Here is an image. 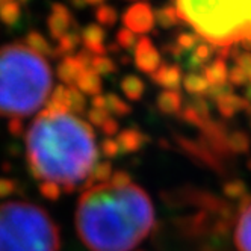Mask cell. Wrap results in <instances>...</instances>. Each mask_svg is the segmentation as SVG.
Returning <instances> with one entry per match:
<instances>
[{
  "instance_id": "cell-1",
  "label": "cell",
  "mask_w": 251,
  "mask_h": 251,
  "mask_svg": "<svg viewBox=\"0 0 251 251\" xmlns=\"http://www.w3.org/2000/svg\"><path fill=\"white\" fill-rule=\"evenodd\" d=\"M80 115L46 106L26 132L27 167L47 192L86 189L111 174L101 171V150L93 124Z\"/></svg>"
},
{
  "instance_id": "cell-2",
  "label": "cell",
  "mask_w": 251,
  "mask_h": 251,
  "mask_svg": "<svg viewBox=\"0 0 251 251\" xmlns=\"http://www.w3.org/2000/svg\"><path fill=\"white\" fill-rule=\"evenodd\" d=\"M75 223L89 251H132L150 235L156 220L149 194L127 174L115 173L83 191Z\"/></svg>"
},
{
  "instance_id": "cell-3",
  "label": "cell",
  "mask_w": 251,
  "mask_h": 251,
  "mask_svg": "<svg viewBox=\"0 0 251 251\" xmlns=\"http://www.w3.org/2000/svg\"><path fill=\"white\" fill-rule=\"evenodd\" d=\"M53 75L46 58L26 44L0 47V115L22 120L49 101Z\"/></svg>"
},
{
  "instance_id": "cell-4",
  "label": "cell",
  "mask_w": 251,
  "mask_h": 251,
  "mask_svg": "<svg viewBox=\"0 0 251 251\" xmlns=\"http://www.w3.org/2000/svg\"><path fill=\"white\" fill-rule=\"evenodd\" d=\"M176 8L210 46H251V0H176Z\"/></svg>"
},
{
  "instance_id": "cell-5",
  "label": "cell",
  "mask_w": 251,
  "mask_h": 251,
  "mask_svg": "<svg viewBox=\"0 0 251 251\" xmlns=\"http://www.w3.org/2000/svg\"><path fill=\"white\" fill-rule=\"evenodd\" d=\"M61 235L44 207L29 200L0 203V251H59Z\"/></svg>"
},
{
  "instance_id": "cell-6",
  "label": "cell",
  "mask_w": 251,
  "mask_h": 251,
  "mask_svg": "<svg viewBox=\"0 0 251 251\" xmlns=\"http://www.w3.org/2000/svg\"><path fill=\"white\" fill-rule=\"evenodd\" d=\"M154 11L147 2L132 3L123 14V25L136 35L149 33L154 27Z\"/></svg>"
},
{
  "instance_id": "cell-7",
  "label": "cell",
  "mask_w": 251,
  "mask_h": 251,
  "mask_svg": "<svg viewBox=\"0 0 251 251\" xmlns=\"http://www.w3.org/2000/svg\"><path fill=\"white\" fill-rule=\"evenodd\" d=\"M93 55L86 50H80L76 55L64 56L58 65V76L64 85H76L77 79L89 68Z\"/></svg>"
},
{
  "instance_id": "cell-8",
  "label": "cell",
  "mask_w": 251,
  "mask_h": 251,
  "mask_svg": "<svg viewBox=\"0 0 251 251\" xmlns=\"http://www.w3.org/2000/svg\"><path fill=\"white\" fill-rule=\"evenodd\" d=\"M135 64L139 71L147 75L156 73L157 68L162 65L160 53L150 38L142 37L138 40L135 47Z\"/></svg>"
},
{
  "instance_id": "cell-9",
  "label": "cell",
  "mask_w": 251,
  "mask_h": 251,
  "mask_svg": "<svg viewBox=\"0 0 251 251\" xmlns=\"http://www.w3.org/2000/svg\"><path fill=\"white\" fill-rule=\"evenodd\" d=\"M75 25L71 11L62 3H53L50 14L47 17V29L53 40H61L64 35L71 32Z\"/></svg>"
},
{
  "instance_id": "cell-10",
  "label": "cell",
  "mask_w": 251,
  "mask_h": 251,
  "mask_svg": "<svg viewBox=\"0 0 251 251\" xmlns=\"http://www.w3.org/2000/svg\"><path fill=\"white\" fill-rule=\"evenodd\" d=\"M106 37V30L100 25H88L80 32L82 44L93 56H104L107 53V47L104 46Z\"/></svg>"
},
{
  "instance_id": "cell-11",
  "label": "cell",
  "mask_w": 251,
  "mask_h": 251,
  "mask_svg": "<svg viewBox=\"0 0 251 251\" xmlns=\"http://www.w3.org/2000/svg\"><path fill=\"white\" fill-rule=\"evenodd\" d=\"M235 244L238 251H251V201H248L238 217L235 226Z\"/></svg>"
},
{
  "instance_id": "cell-12",
  "label": "cell",
  "mask_w": 251,
  "mask_h": 251,
  "mask_svg": "<svg viewBox=\"0 0 251 251\" xmlns=\"http://www.w3.org/2000/svg\"><path fill=\"white\" fill-rule=\"evenodd\" d=\"M151 79L154 83L160 85L165 89H171V91H177L180 85L183 83V76H182V70L177 65H168L162 64L156 73L151 75Z\"/></svg>"
},
{
  "instance_id": "cell-13",
  "label": "cell",
  "mask_w": 251,
  "mask_h": 251,
  "mask_svg": "<svg viewBox=\"0 0 251 251\" xmlns=\"http://www.w3.org/2000/svg\"><path fill=\"white\" fill-rule=\"evenodd\" d=\"M203 76L212 86H223L228 82V67L224 59L218 58L203 68Z\"/></svg>"
},
{
  "instance_id": "cell-14",
  "label": "cell",
  "mask_w": 251,
  "mask_h": 251,
  "mask_svg": "<svg viewBox=\"0 0 251 251\" xmlns=\"http://www.w3.org/2000/svg\"><path fill=\"white\" fill-rule=\"evenodd\" d=\"M25 44L33 50L35 53H38L40 56L46 58V56H56V51L49 43V40L44 37V35L38 30H32L26 35Z\"/></svg>"
},
{
  "instance_id": "cell-15",
  "label": "cell",
  "mask_w": 251,
  "mask_h": 251,
  "mask_svg": "<svg viewBox=\"0 0 251 251\" xmlns=\"http://www.w3.org/2000/svg\"><path fill=\"white\" fill-rule=\"evenodd\" d=\"M76 86L80 89L83 94H88V96H99L101 93V77L94 73L93 70H86L85 73L77 79L76 82Z\"/></svg>"
},
{
  "instance_id": "cell-16",
  "label": "cell",
  "mask_w": 251,
  "mask_h": 251,
  "mask_svg": "<svg viewBox=\"0 0 251 251\" xmlns=\"http://www.w3.org/2000/svg\"><path fill=\"white\" fill-rule=\"evenodd\" d=\"M212 53H213V46H210L209 43H200L189 53L186 64L189 68H194V70L204 68L206 62L212 58Z\"/></svg>"
},
{
  "instance_id": "cell-17",
  "label": "cell",
  "mask_w": 251,
  "mask_h": 251,
  "mask_svg": "<svg viewBox=\"0 0 251 251\" xmlns=\"http://www.w3.org/2000/svg\"><path fill=\"white\" fill-rule=\"evenodd\" d=\"M157 106H159V109L165 114L178 112V109L182 107V96L177 91L165 89V91H162L157 97Z\"/></svg>"
},
{
  "instance_id": "cell-18",
  "label": "cell",
  "mask_w": 251,
  "mask_h": 251,
  "mask_svg": "<svg viewBox=\"0 0 251 251\" xmlns=\"http://www.w3.org/2000/svg\"><path fill=\"white\" fill-rule=\"evenodd\" d=\"M154 20L160 27H164V29H170L173 26H177L182 22L177 8L173 5H165L162 8H157L154 11Z\"/></svg>"
},
{
  "instance_id": "cell-19",
  "label": "cell",
  "mask_w": 251,
  "mask_h": 251,
  "mask_svg": "<svg viewBox=\"0 0 251 251\" xmlns=\"http://www.w3.org/2000/svg\"><path fill=\"white\" fill-rule=\"evenodd\" d=\"M183 86H185V89H186L189 94H194V96L207 94L209 89H210L209 82L200 73H189L188 76H185Z\"/></svg>"
},
{
  "instance_id": "cell-20",
  "label": "cell",
  "mask_w": 251,
  "mask_h": 251,
  "mask_svg": "<svg viewBox=\"0 0 251 251\" xmlns=\"http://www.w3.org/2000/svg\"><path fill=\"white\" fill-rule=\"evenodd\" d=\"M121 89L123 93L126 94V97L130 100H138L141 99V96L144 94L146 91V83L142 82L138 76L129 75L126 76L121 82Z\"/></svg>"
},
{
  "instance_id": "cell-21",
  "label": "cell",
  "mask_w": 251,
  "mask_h": 251,
  "mask_svg": "<svg viewBox=\"0 0 251 251\" xmlns=\"http://www.w3.org/2000/svg\"><path fill=\"white\" fill-rule=\"evenodd\" d=\"M22 20V5L15 0H11L0 8V22L6 26H15Z\"/></svg>"
},
{
  "instance_id": "cell-22",
  "label": "cell",
  "mask_w": 251,
  "mask_h": 251,
  "mask_svg": "<svg viewBox=\"0 0 251 251\" xmlns=\"http://www.w3.org/2000/svg\"><path fill=\"white\" fill-rule=\"evenodd\" d=\"M56 43H58L56 49H55L56 55L59 53V56H68V55H71V53H73L77 49V46L82 43V40H80L79 33L71 30L67 35H64V37L61 40H58Z\"/></svg>"
},
{
  "instance_id": "cell-23",
  "label": "cell",
  "mask_w": 251,
  "mask_h": 251,
  "mask_svg": "<svg viewBox=\"0 0 251 251\" xmlns=\"http://www.w3.org/2000/svg\"><path fill=\"white\" fill-rule=\"evenodd\" d=\"M89 70H93L99 76L111 75L117 70V64L109 56H93L89 62Z\"/></svg>"
},
{
  "instance_id": "cell-24",
  "label": "cell",
  "mask_w": 251,
  "mask_h": 251,
  "mask_svg": "<svg viewBox=\"0 0 251 251\" xmlns=\"http://www.w3.org/2000/svg\"><path fill=\"white\" fill-rule=\"evenodd\" d=\"M96 19L100 26H114L118 22V12L111 5H100L96 11Z\"/></svg>"
},
{
  "instance_id": "cell-25",
  "label": "cell",
  "mask_w": 251,
  "mask_h": 251,
  "mask_svg": "<svg viewBox=\"0 0 251 251\" xmlns=\"http://www.w3.org/2000/svg\"><path fill=\"white\" fill-rule=\"evenodd\" d=\"M138 38L136 33H133L132 30H129L127 27H121L117 30L115 33V44L124 50H132L136 47Z\"/></svg>"
},
{
  "instance_id": "cell-26",
  "label": "cell",
  "mask_w": 251,
  "mask_h": 251,
  "mask_svg": "<svg viewBox=\"0 0 251 251\" xmlns=\"http://www.w3.org/2000/svg\"><path fill=\"white\" fill-rule=\"evenodd\" d=\"M199 35L197 33H192V32H182L180 35H177V38H176V43L174 46L178 49V50H182L183 53L185 51H192L197 46H199Z\"/></svg>"
},
{
  "instance_id": "cell-27",
  "label": "cell",
  "mask_w": 251,
  "mask_h": 251,
  "mask_svg": "<svg viewBox=\"0 0 251 251\" xmlns=\"http://www.w3.org/2000/svg\"><path fill=\"white\" fill-rule=\"evenodd\" d=\"M107 112H114L117 115H126L129 114L130 107L127 106V103H124L120 97H117L115 94H107Z\"/></svg>"
},
{
  "instance_id": "cell-28",
  "label": "cell",
  "mask_w": 251,
  "mask_h": 251,
  "mask_svg": "<svg viewBox=\"0 0 251 251\" xmlns=\"http://www.w3.org/2000/svg\"><path fill=\"white\" fill-rule=\"evenodd\" d=\"M228 82L231 85H245V83H250V79L248 76L245 75V71L242 68H239L238 65L228 68Z\"/></svg>"
},
{
  "instance_id": "cell-29",
  "label": "cell",
  "mask_w": 251,
  "mask_h": 251,
  "mask_svg": "<svg viewBox=\"0 0 251 251\" xmlns=\"http://www.w3.org/2000/svg\"><path fill=\"white\" fill-rule=\"evenodd\" d=\"M235 65H238L239 68H242L245 71V75L248 76L250 82H251V53H238L235 56Z\"/></svg>"
},
{
  "instance_id": "cell-30",
  "label": "cell",
  "mask_w": 251,
  "mask_h": 251,
  "mask_svg": "<svg viewBox=\"0 0 251 251\" xmlns=\"http://www.w3.org/2000/svg\"><path fill=\"white\" fill-rule=\"evenodd\" d=\"M245 109L248 111L250 117H251V82H250V86L247 89V100H245Z\"/></svg>"
},
{
  "instance_id": "cell-31",
  "label": "cell",
  "mask_w": 251,
  "mask_h": 251,
  "mask_svg": "<svg viewBox=\"0 0 251 251\" xmlns=\"http://www.w3.org/2000/svg\"><path fill=\"white\" fill-rule=\"evenodd\" d=\"M103 2H104V0H85V3H88V5H97V6L103 5Z\"/></svg>"
},
{
  "instance_id": "cell-32",
  "label": "cell",
  "mask_w": 251,
  "mask_h": 251,
  "mask_svg": "<svg viewBox=\"0 0 251 251\" xmlns=\"http://www.w3.org/2000/svg\"><path fill=\"white\" fill-rule=\"evenodd\" d=\"M8 2H11V0H0V8H2L3 5H6Z\"/></svg>"
},
{
  "instance_id": "cell-33",
  "label": "cell",
  "mask_w": 251,
  "mask_h": 251,
  "mask_svg": "<svg viewBox=\"0 0 251 251\" xmlns=\"http://www.w3.org/2000/svg\"><path fill=\"white\" fill-rule=\"evenodd\" d=\"M15 2H19V3L22 5V3H26V2H27V0H15Z\"/></svg>"
}]
</instances>
